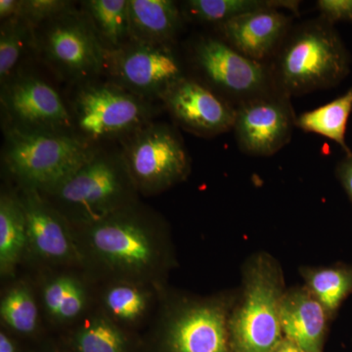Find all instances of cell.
Instances as JSON below:
<instances>
[{
    "label": "cell",
    "instance_id": "1",
    "mask_svg": "<svg viewBox=\"0 0 352 352\" xmlns=\"http://www.w3.org/2000/svg\"><path fill=\"white\" fill-rule=\"evenodd\" d=\"M73 229L82 267L95 282L131 280L166 288L173 245L168 224L154 208L138 201Z\"/></svg>",
    "mask_w": 352,
    "mask_h": 352
},
{
    "label": "cell",
    "instance_id": "2",
    "mask_svg": "<svg viewBox=\"0 0 352 352\" xmlns=\"http://www.w3.org/2000/svg\"><path fill=\"white\" fill-rule=\"evenodd\" d=\"M41 194L73 228L91 226L140 201L122 153L99 148L66 179Z\"/></svg>",
    "mask_w": 352,
    "mask_h": 352
},
{
    "label": "cell",
    "instance_id": "3",
    "mask_svg": "<svg viewBox=\"0 0 352 352\" xmlns=\"http://www.w3.org/2000/svg\"><path fill=\"white\" fill-rule=\"evenodd\" d=\"M279 48L271 73L278 91L288 97L335 87L349 74V53L325 20L298 28Z\"/></svg>",
    "mask_w": 352,
    "mask_h": 352
},
{
    "label": "cell",
    "instance_id": "4",
    "mask_svg": "<svg viewBox=\"0 0 352 352\" xmlns=\"http://www.w3.org/2000/svg\"><path fill=\"white\" fill-rule=\"evenodd\" d=\"M97 148L74 133L6 129L2 163L15 187L43 193L78 170Z\"/></svg>",
    "mask_w": 352,
    "mask_h": 352
},
{
    "label": "cell",
    "instance_id": "5",
    "mask_svg": "<svg viewBox=\"0 0 352 352\" xmlns=\"http://www.w3.org/2000/svg\"><path fill=\"white\" fill-rule=\"evenodd\" d=\"M229 319L219 300L171 298L164 291L149 325L150 352H227Z\"/></svg>",
    "mask_w": 352,
    "mask_h": 352
},
{
    "label": "cell",
    "instance_id": "6",
    "mask_svg": "<svg viewBox=\"0 0 352 352\" xmlns=\"http://www.w3.org/2000/svg\"><path fill=\"white\" fill-rule=\"evenodd\" d=\"M71 113L76 135L96 146L126 140L151 122L153 111L149 101L117 83L91 80L78 88Z\"/></svg>",
    "mask_w": 352,
    "mask_h": 352
},
{
    "label": "cell",
    "instance_id": "7",
    "mask_svg": "<svg viewBox=\"0 0 352 352\" xmlns=\"http://www.w3.org/2000/svg\"><path fill=\"white\" fill-rule=\"evenodd\" d=\"M32 30V46L62 80L85 82L103 73L105 50L83 11L73 9Z\"/></svg>",
    "mask_w": 352,
    "mask_h": 352
},
{
    "label": "cell",
    "instance_id": "8",
    "mask_svg": "<svg viewBox=\"0 0 352 352\" xmlns=\"http://www.w3.org/2000/svg\"><path fill=\"white\" fill-rule=\"evenodd\" d=\"M120 153L140 196L163 193L186 179L191 168L184 142L168 124L150 122L122 141Z\"/></svg>",
    "mask_w": 352,
    "mask_h": 352
},
{
    "label": "cell",
    "instance_id": "9",
    "mask_svg": "<svg viewBox=\"0 0 352 352\" xmlns=\"http://www.w3.org/2000/svg\"><path fill=\"white\" fill-rule=\"evenodd\" d=\"M279 273L259 259L248 274L244 300L229 321V331L240 352H272L281 342Z\"/></svg>",
    "mask_w": 352,
    "mask_h": 352
},
{
    "label": "cell",
    "instance_id": "10",
    "mask_svg": "<svg viewBox=\"0 0 352 352\" xmlns=\"http://www.w3.org/2000/svg\"><path fill=\"white\" fill-rule=\"evenodd\" d=\"M15 188L27 223L25 272L82 266L73 227L63 215L38 191Z\"/></svg>",
    "mask_w": 352,
    "mask_h": 352
},
{
    "label": "cell",
    "instance_id": "11",
    "mask_svg": "<svg viewBox=\"0 0 352 352\" xmlns=\"http://www.w3.org/2000/svg\"><path fill=\"white\" fill-rule=\"evenodd\" d=\"M194 60L215 92L227 100L237 101L238 105L277 90L271 69L224 41L200 39L194 50Z\"/></svg>",
    "mask_w": 352,
    "mask_h": 352
},
{
    "label": "cell",
    "instance_id": "12",
    "mask_svg": "<svg viewBox=\"0 0 352 352\" xmlns=\"http://www.w3.org/2000/svg\"><path fill=\"white\" fill-rule=\"evenodd\" d=\"M6 129L27 132L74 133L71 111L55 88L34 76L15 75L2 85Z\"/></svg>",
    "mask_w": 352,
    "mask_h": 352
},
{
    "label": "cell",
    "instance_id": "13",
    "mask_svg": "<svg viewBox=\"0 0 352 352\" xmlns=\"http://www.w3.org/2000/svg\"><path fill=\"white\" fill-rule=\"evenodd\" d=\"M103 72H107L111 82L148 101L162 99L183 76L179 61L168 45L134 41L105 52Z\"/></svg>",
    "mask_w": 352,
    "mask_h": 352
},
{
    "label": "cell",
    "instance_id": "14",
    "mask_svg": "<svg viewBox=\"0 0 352 352\" xmlns=\"http://www.w3.org/2000/svg\"><path fill=\"white\" fill-rule=\"evenodd\" d=\"M25 273L32 278L50 335L61 336L96 307V282L82 266Z\"/></svg>",
    "mask_w": 352,
    "mask_h": 352
},
{
    "label": "cell",
    "instance_id": "15",
    "mask_svg": "<svg viewBox=\"0 0 352 352\" xmlns=\"http://www.w3.org/2000/svg\"><path fill=\"white\" fill-rule=\"evenodd\" d=\"M289 98L276 90L237 106L233 131L243 152L271 156L288 144L296 119Z\"/></svg>",
    "mask_w": 352,
    "mask_h": 352
},
{
    "label": "cell",
    "instance_id": "16",
    "mask_svg": "<svg viewBox=\"0 0 352 352\" xmlns=\"http://www.w3.org/2000/svg\"><path fill=\"white\" fill-rule=\"evenodd\" d=\"M161 100L177 124L196 135L212 138L233 129L237 106L195 80L182 76Z\"/></svg>",
    "mask_w": 352,
    "mask_h": 352
},
{
    "label": "cell",
    "instance_id": "17",
    "mask_svg": "<svg viewBox=\"0 0 352 352\" xmlns=\"http://www.w3.org/2000/svg\"><path fill=\"white\" fill-rule=\"evenodd\" d=\"M166 289L131 280L96 282V307L120 327L138 333L149 327Z\"/></svg>",
    "mask_w": 352,
    "mask_h": 352
},
{
    "label": "cell",
    "instance_id": "18",
    "mask_svg": "<svg viewBox=\"0 0 352 352\" xmlns=\"http://www.w3.org/2000/svg\"><path fill=\"white\" fill-rule=\"evenodd\" d=\"M289 23L291 18L281 9L266 8L238 16L219 27L226 43L263 63L283 43Z\"/></svg>",
    "mask_w": 352,
    "mask_h": 352
},
{
    "label": "cell",
    "instance_id": "19",
    "mask_svg": "<svg viewBox=\"0 0 352 352\" xmlns=\"http://www.w3.org/2000/svg\"><path fill=\"white\" fill-rule=\"evenodd\" d=\"M0 327L23 342H38L47 335L31 276L19 274L2 284Z\"/></svg>",
    "mask_w": 352,
    "mask_h": 352
},
{
    "label": "cell",
    "instance_id": "20",
    "mask_svg": "<svg viewBox=\"0 0 352 352\" xmlns=\"http://www.w3.org/2000/svg\"><path fill=\"white\" fill-rule=\"evenodd\" d=\"M69 352H139V333L120 327L98 308L58 336Z\"/></svg>",
    "mask_w": 352,
    "mask_h": 352
},
{
    "label": "cell",
    "instance_id": "21",
    "mask_svg": "<svg viewBox=\"0 0 352 352\" xmlns=\"http://www.w3.org/2000/svg\"><path fill=\"white\" fill-rule=\"evenodd\" d=\"M327 310L310 292L294 291L280 305L282 332L305 352H320Z\"/></svg>",
    "mask_w": 352,
    "mask_h": 352
},
{
    "label": "cell",
    "instance_id": "22",
    "mask_svg": "<svg viewBox=\"0 0 352 352\" xmlns=\"http://www.w3.org/2000/svg\"><path fill=\"white\" fill-rule=\"evenodd\" d=\"M27 223L15 187L0 192V279L7 283L20 274L27 252Z\"/></svg>",
    "mask_w": 352,
    "mask_h": 352
},
{
    "label": "cell",
    "instance_id": "23",
    "mask_svg": "<svg viewBox=\"0 0 352 352\" xmlns=\"http://www.w3.org/2000/svg\"><path fill=\"white\" fill-rule=\"evenodd\" d=\"M129 11L134 43L168 45L182 25V12L171 0H129Z\"/></svg>",
    "mask_w": 352,
    "mask_h": 352
},
{
    "label": "cell",
    "instance_id": "24",
    "mask_svg": "<svg viewBox=\"0 0 352 352\" xmlns=\"http://www.w3.org/2000/svg\"><path fill=\"white\" fill-rule=\"evenodd\" d=\"M82 6L105 52L131 43L129 0H88Z\"/></svg>",
    "mask_w": 352,
    "mask_h": 352
},
{
    "label": "cell",
    "instance_id": "25",
    "mask_svg": "<svg viewBox=\"0 0 352 352\" xmlns=\"http://www.w3.org/2000/svg\"><path fill=\"white\" fill-rule=\"evenodd\" d=\"M351 112L352 87L330 103L302 113L296 118V126L335 141L346 151L347 156H351V150L346 142V132Z\"/></svg>",
    "mask_w": 352,
    "mask_h": 352
},
{
    "label": "cell",
    "instance_id": "26",
    "mask_svg": "<svg viewBox=\"0 0 352 352\" xmlns=\"http://www.w3.org/2000/svg\"><path fill=\"white\" fill-rule=\"evenodd\" d=\"M296 1L265 0H189L183 4V15L205 24L222 25L238 16L266 8L298 11Z\"/></svg>",
    "mask_w": 352,
    "mask_h": 352
},
{
    "label": "cell",
    "instance_id": "27",
    "mask_svg": "<svg viewBox=\"0 0 352 352\" xmlns=\"http://www.w3.org/2000/svg\"><path fill=\"white\" fill-rule=\"evenodd\" d=\"M0 29V82L1 85L10 80L21 58L29 45L34 43V30L23 18L1 21Z\"/></svg>",
    "mask_w": 352,
    "mask_h": 352
},
{
    "label": "cell",
    "instance_id": "28",
    "mask_svg": "<svg viewBox=\"0 0 352 352\" xmlns=\"http://www.w3.org/2000/svg\"><path fill=\"white\" fill-rule=\"evenodd\" d=\"M307 278L310 293L327 311H335L352 292V267L315 270Z\"/></svg>",
    "mask_w": 352,
    "mask_h": 352
},
{
    "label": "cell",
    "instance_id": "29",
    "mask_svg": "<svg viewBox=\"0 0 352 352\" xmlns=\"http://www.w3.org/2000/svg\"><path fill=\"white\" fill-rule=\"evenodd\" d=\"M73 2L65 0H21L20 17L32 25V29L52 19L73 10Z\"/></svg>",
    "mask_w": 352,
    "mask_h": 352
},
{
    "label": "cell",
    "instance_id": "30",
    "mask_svg": "<svg viewBox=\"0 0 352 352\" xmlns=\"http://www.w3.org/2000/svg\"><path fill=\"white\" fill-rule=\"evenodd\" d=\"M326 22H352V0H319L316 3Z\"/></svg>",
    "mask_w": 352,
    "mask_h": 352
},
{
    "label": "cell",
    "instance_id": "31",
    "mask_svg": "<svg viewBox=\"0 0 352 352\" xmlns=\"http://www.w3.org/2000/svg\"><path fill=\"white\" fill-rule=\"evenodd\" d=\"M22 340L0 327V352H24Z\"/></svg>",
    "mask_w": 352,
    "mask_h": 352
},
{
    "label": "cell",
    "instance_id": "32",
    "mask_svg": "<svg viewBox=\"0 0 352 352\" xmlns=\"http://www.w3.org/2000/svg\"><path fill=\"white\" fill-rule=\"evenodd\" d=\"M36 347L31 352H69L59 337L50 338V335L36 342Z\"/></svg>",
    "mask_w": 352,
    "mask_h": 352
},
{
    "label": "cell",
    "instance_id": "33",
    "mask_svg": "<svg viewBox=\"0 0 352 352\" xmlns=\"http://www.w3.org/2000/svg\"><path fill=\"white\" fill-rule=\"evenodd\" d=\"M338 175L352 201V155L347 156L340 164Z\"/></svg>",
    "mask_w": 352,
    "mask_h": 352
},
{
    "label": "cell",
    "instance_id": "34",
    "mask_svg": "<svg viewBox=\"0 0 352 352\" xmlns=\"http://www.w3.org/2000/svg\"><path fill=\"white\" fill-rule=\"evenodd\" d=\"M21 0H1L0 1V19L6 21L20 17Z\"/></svg>",
    "mask_w": 352,
    "mask_h": 352
},
{
    "label": "cell",
    "instance_id": "35",
    "mask_svg": "<svg viewBox=\"0 0 352 352\" xmlns=\"http://www.w3.org/2000/svg\"><path fill=\"white\" fill-rule=\"evenodd\" d=\"M272 352H305L302 349H300V347L296 346L295 344L289 342H280L278 344L276 349H274Z\"/></svg>",
    "mask_w": 352,
    "mask_h": 352
}]
</instances>
